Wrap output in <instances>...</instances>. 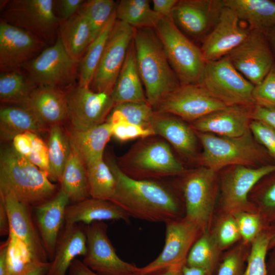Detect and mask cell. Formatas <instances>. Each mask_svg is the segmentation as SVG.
<instances>
[{
  "label": "cell",
  "instance_id": "49",
  "mask_svg": "<svg viewBox=\"0 0 275 275\" xmlns=\"http://www.w3.org/2000/svg\"><path fill=\"white\" fill-rule=\"evenodd\" d=\"M111 125L113 136L120 141L124 142L155 135L151 128H145L127 122H121Z\"/></svg>",
  "mask_w": 275,
  "mask_h": 275
},
{
  "label": "cell",
  "instance_id": "64",
  "mask_svg": "<svg viewBox=\"0 0 275 275\" xmlns=\"http://www.w3.org/2000/svg\"><path fill=\"white\" fill-rule=\"evenodd\" d=\"M181 272L182 269L171 268L161 273L152 275H181Z\"/></svg>",
  "mask_w": 275,
  "mask_h": 275
},
{
  "label": "cell",
  "instance_id": "51",
  "mask_svg": "<svg viewBox=\"0 0 275 275\" xmlns=\"http://www.w3.org/2000/svg\"><path fill=\"white\" fill-rule=\"evenodd\" d=\"M30 134L32 138V149L28 159L48 176L49 158L47 144H46L38 134L31 132Z\"/></svg>",
  "mask_w": 275,
  "mask_h": 275
},
{
  "label": "cell",
  "instance_id": "13",
  "mask_svg": "<svg viewBox=\"0 0 275 275\" xmlns=\"http://www.w3.org/2000/svg\"><path fill=\"white\" fill-rule=\"evenodd\" d=\"M135 31V28L117 19L91 84L93 91L111 95Z\"/></svg>",
  "mask_w": 275,
  "mask_h": 275
},
{
  "label": "cell",
  "instance_id": "30",
  "mask_svg": "<svg viewBox=\"0 0 275 275\" xmlns=\"http://www.w3.org/2000/svg\"><path fill=\"white\" fill-rule=\"evenodd\" d=\"M241 21L251 30L265 32L275 27V1L270 0H224Z\"/></svg>",
  "mask_w": 275,
  "mask_h": 275
},
{
  "label": "cell",
  "instance_id": "28",
  "mask_svg": "<svg viewBox=\"0 0 275 275\" xmlns=\"http://www.w3.org/2000/svg\"><path fill=\"white\" fill-rule=\"evenodd\" d=\"M48 129L34 111L27 104H8L1 106V137L12 140L18 134L31 132L38 135Z\"/></svg>",
  "mask_w": 275,
  "mask_h": 275
},
{
  "label": "cell",
  "instance_id": "25",
  "mask_svg": "<svg viewBox=\"0 0 275 275\" xmlns=\"http://www.w3.org/2000/svg\"><path fill=\"white\" fill-rule=\"evenodd\" d=\"M130 217L120 207L109 200L87 198L68 205L65 211V225L95 222L123 220L129 222Z\"/></svg>",
  "mask_w": 275,
  "mask_h": 275
},
{
  "label": "cell",
  "instance_id": "37",
  "mask_svg": "<svg viewBox=\"0 0 275 275\" xmlns=\"http://www.w3.org/2000/svg\"><path fill=\"white\" fill-rule=\"evenodd\" d=\"M222 251L210 229L203 232L195 242L188 255L186 265L213 274L221 260Z\"/></svg>",
  "mask_w": 275,
  "mask_h": 275
},
{
  "label": "cell",
  "instance_id": "29",
  "mask_svg": "<svg viewBox=\"0 0 275 275\" xmlns=\"http://www.w3.org/2000/svg\"><path fill=\"white\" fill-rule=\"evenodd\" d=\"M115 106L126 102H147L138 71L133 40L111 93Z\"/></svg>",
  "mask_w": 275,
  "mask_h": 275
},
{
  "label": "cell",
  "instance_id": "33",
  "mask_svg": "<svg viewBox=\"0 0 275 275\" xmlns=\"http://www.w3.org/2000/svg\"><path fill=\"white\" fill-rule=\"evenodd\" d=\"M113 136L107 122L84 130H71L69 136L85 163L103 157L105 147Z\"/></svg>",
  "mask_w": 275,
  "mask_h": 275
},
{
  "label": "cell",
  "instance_id": "58",
  "mask_svg": "<svg viewBox=\"0 0 275 275\" xmlns=\"http://www.w3.org/2000/svg\"><path fill=\"white\" fill-rule=\"evenodd\" d=\"M68 275H99L88 267L82 261L74 259L72 262Z\"/></svg>",
  "mask_w": 275,
  "mask_h": 275
},
{
  "label": "cell",
  "instance_id": "48",
  "mask_svg": "<svg viewBox=\"0 0 275 275\" xmlns=\"http://www.w3.org/2000/svg\"><path fill=\"white\" fill-rule=\"evenodd\" d=\"M253 97L255 104L275 107V64L263 80L254 87Z\"/></svg>",
  "mask_w": 275,
  "mask_h": 275
},
{
  "label": "cell",
  "instance_id": "19",
  "mask_svg": "<svg viewBox=\"0 0 275 275\" xmlns=\"http://www.w3.org/2000/svg\"><path fill=\"white\" fill-rule=\"evenodd\" d=\"M47 43L23 29L0 21L1 72L21 69L39 55Z\"/></svg>",
  "mask_w": 275,
  "mask_h": 275
},
{
  "label": "cell",
  "instance_id": "1",
  "mask_svg": "<svg viewBox=\"0 0 275 275\" xmlns=\"http://www.w3.org/2000/svg\"><path fill=\"white\" fill-rule=\"evenodd\" d=\"M106 162L116 181L115 191L109 201L130 217L166 223L185 216L184 204L168 185L156 179L132 178L112 158H107Z\"/></svg>",
  "mask_w": 275,
  "mask_h": 275
},
{
  "label": "cell",
  "instance_id": "18",
  "mask_svg": "<svg viewBox=\"0 0 275 275\" xmlns=\"http://www.w3.org/2000/svg\"><path fill=\"white\" fill-rule=\"evenodd\" d=\"M225 6L224 0H180L172 20L185 35L202 41L217 23Z\"/></svg>",
  "mask_w": 275,
  "mask_h": 275
},
{
  "label": "cell",
  "instance_id": "57",
  "mask_svg": "<svg viewBox=\"0 0 275 275\" xmlns=\"http://www.w3.org/2000/svg\"><path fill=\"white\" fill-rule=\"evenodd\" d=\"M10 232V223L7 209L4 199L0 196V235L9 236Z\"/></svg>",
  "mask_w": 275,
  "mask_h": 275
},
{
  "label": "cell",
  "instance_id": "32",
  "mask_svg": "<svg viewBox=\"0 0 275 275\" xmlns=\"http://www.w3.org/2000/svg\"><path fill=\"white\" fill-rule=\"evenodd\" d=\"M70 141V153L60 183L61 188L70 201L76 203L88 198L90 195L85 162L71 139Z\"/></svg>",
  "mask_w": 275,
  "mask_h": 275
},
{
  "label": "cell",
  "instance_id": "8",
  "mask_svg": "<svg viewBox=\"0 0 275 275\" xmlns=\"http://www.w3.org/2000/svg\"><path fill=\"white\" fill-rule=\"evenodd\" d=\"M275 171V164L258 167L234 165L227 167L218 173L220 186V213L236 214L257 212L249 200V195L263 178Z\"/></svg>",
  "mask_w": 275,
  "mask_h": 275
},
{
  "label": "cell",
  "instance_id": "2",
  "mask_svg": "<svg viewBox=\"0 0 275 275\" xmlns=\"http://www.w3.org/2000/svg\"><path fill=\"white\" fill-rule=\"evenodd\" d=\"M133 44L146 99L155 110L181 84L153 29H135Z\"/></svg>",
  "mask_w": 275,
  "mask_h": 275
},
{
  "label": "cell",
  "instance_id": "60",
  "mask_svg": "<svg viewBox=\"0 0 275 275\" xmlns=\"http://www.w3.org/2000/svg\"><path fill=\"white\" fill-rule=\"evenodd\" d=\"M181 275H213V274L204 269L185 265L182 269Z\"/></svg>",
  "mask_w": 275,
  "mask_h": 275
},
{
  "label": "cell",
  "instance_id": "54",
  "mask_svg": "<svg viewBox=\"0 0 275 275\" xmlns=\"http://www.w3.org/2000/svg\"><path fill=\"white\" fill-rule=\"evenodd\" d=\"M32 138L30 132L19 133L12 139V147L19 154L28 158L32 149Z\"/></svg>",
  "mask_w": 275,
  "mask_h": 275
},
{
  "label": "cell",
  "instance_id": "20",
  "mask_svg": "<svg viewBox=\"0 0 275 275\" xmlns=\"http://www.w3.org/2000/svg\"><path fill=\"white\" fill-rule=\"evenodd\" d=\"M241 22L225 5L217 23L200 47L206 62L226 57L245 39L250 30L242 26Z\"/></svg>",
  "mask_w": 275,
  "mask_h": 275
},
{
  "label": "cell",
  "instance_id": "17",
  "mask_svg": "<svg viewBox=\"0 0 275 275\" xmlns=\"http://www.w3.org/2000/svg\"><path fill=\"white\" fill-rule=\"evenodd\" d=\"M226 106L200 84L181 85L162 100L155 111L191 122Z\"/></svg>",
  "mask_w": 275,
  "mask_h": 275
},
{
  "label": "cell",
  "instance_id": "56",
  "mask_svg": "<svg viewBox=\"0 0 275 275\" xmlns=\"http://www.w3.org/2000/svg\"><path fill=\"white\" fill-rule=\"evenodd\" d=\"M50 262L32 261L18 275H46Z\"/></svg>",
  "mask_w": 275,
  "mask_h": 275
},
{
  "label": "cell",
  "instance_id": "23",
  "mask_svg": "<svg viewBox=\"0 0 275 275\" xmlns=\"http://www.w3.org/2000/svg\"><path fill=\"white\" fill-rule=\"evenodd\" d=\"M69 201L68 196L60 188L51 199L35 207L37 229L50 261L54 257Z\"/></svg>",
  "mask_w": 275,
  "mask_h": 275
},
{
  "label": "cell",
  "instance_id": "6",
  "mask_svg": "<svg viewBox=\"0 0 275 275\" xmlns=\"http://www.w3.org/2000/svg\"><path fill=\"white\" fill-rule=\"evenodd\" d=\"M154 30L180 84H200L206 64L201 48L172 19L161 18Z\"/></svg>",
  "mask_w": 275,
  "mask_h": 275
},
{
  "label": "cell",
  "instance_id": "15",
  "mask_svg": "<svg viewBox=\"0 0 275 275\" xmlns=\"http://www.w3.org/2000/svg\"><path fill=\"white\" fill-rule=\"evenodd\" d=\"M107 225L95 222L85 226L87 252L82 262L99 275H136L139 267L122 260L107 234Z\"/></svg>",
  "mask_w": 275,
  "mask_h": 275
},
{
  "label": "cell",
  "instance_id": "62",
  "mask_svg": "<svg viewBox=\"0 0 275 275\" xmlns=\"http://www.w3.org/2000/svg\"><path fill=\"white\" fill-rule=\"evenodd\" d=\"M265 33L269 41L275 56V27L266 31Z\"/></svg>",
  "mask_w": 275,
  "mask_h": 275
},
{
  "label": "cell",
  "instance_id": "45",
  "mask_svg": "<svg viewBox=\"0 0 275 275\" xmlns=\"http://www.w3.org/2000/svg\"><path fill=\"white\" fill-rule=\"evenodd\" d=\"M211 232L222 251L241 240L237 222L233 214L220 213Z\"/></svg>",
  "mask_w": 275,
  "mask_h": 275
},
{
  "label": "cell",
  "instance_id": "61",
  "mask_svg": "<svg viewBox=\"0 0 275 275\" xmlns=\"http://www.w3.org/2000/svg\"><path fill=\"white\" fill-rule=\"evenodd\" d=\"M267 258V275H275V246L270 249Z\"/></svg>",
  "mask_w": 275,
  "mask_h": 275
},
{
  "label": "cell",
  "instance_id": "43",
  "mask_svg": "<svg viewBox=\"0 0 275 275\" xmlns=\"http://www.w3.org/2000/svg\"><path fill=\"white\" fill-rule=\"evenodd\" d=\"M113 109L121 122L151 128L155 111L148 102L123 103L115 105Z\"/></svg>",
  "mask_w": 275,
  "mask_h": 275
},
{
  "label": "cell",
  "instance_id": "44",
  "mask_svg": "<svg viewBox=\"0 0 275 275\" xmlns=\"http://www.w3.org/2000/svg\"><path fill=\"white\" fill-rule=\"evenodd\" d=\"M250 246L240 240L230 249L221 260L216 275H243Z\"/></svg>",
  "mask_w": 275,
  "mask_h": 275
},
{
  "label": "cell",
  "instance_id": "55",
  "mask_svg": "<svg viewBox=\"0 0 275 275\" xmlns=\"http://www.w3.org/2000/svg\"><path fill=\"white\" fill-rule=\"evenodd\" d=\"M178 0H153V10L162 18L172 19L174 9Z\"/></svg>",
  "mask_w": 275,
  "mask_h": 275
},
{
  "label": "cell",
  "instance_id": "47",
  "mask_svg": "<svg viewBox=\"0 0 275 275\" xmlns=\"http://www.w3.org/2000/svg\"><path fill=\"white\" fill-rule=\"evenodd\" d=\"M8 264L9 275H18L34 261L24 245L12 234L9 235Z\"/></svg>",
  "mask_w": 275,
  "mask_h": 275
},
{
  "label": "cell",
  "instance_id": "59",
  "mask_svg": "<svg viewBox=\"0 0 275 275\" xmlns=\"http://www.w3.org/2000/svg\"><path fill=\"white\" fill-rule=\"evenodd\" d=\"M9 238L1 244L0 247V275H9L8 264Z\"/></svg>",
  "mask_w": 275,
  "mask_h": 275
},
{
  "label": "cell",
  "instance_id": "10",
  "mask_svg": "<svg viewBox=\"0 0 275 275\" xmlns=\"http://www.w3.org/2000/svg\"><path fill=\"white\" fill-rule=\"evenodd\" d=\"M79 62L66 52L58 35L56 41L21 67L36 87L64 90L74 84Z\"/></svg>",
  "mask_w": 275,
  "mask_h": 275
},
{
  "label": "cell",
  "instance_id": "34",
  "mask_svg": "<svg viewBox=\"0 0 275 275\" xmlns=\"http://www.w3.org/2000/svg\"><path fill=\"white\" fill-rule=\"evenodd\" d=\"M117 20L116 10L97 37L89 44L79 62L78 84L90 87L107 41Z\"/></svg>",
  "mask_w": 275,
  "mask_h": 275
},
{
  "label": "cell",
  "instance_id": "12",
  "mask_svg": "<svg viewBox=\"0 0 275 275\" xmlns=\"http://www.w3.org/2000/svg\"><path fill=\"white\" fill-rule=\"evenodd\" d=\"M164 244L159 256L139 267L138 274L152 275L171 268L182 269L189 252L203 233L199 226L185 216L166 223Z\"/></svg>",
  "mask_w": 275,
  "mask_h": 275
},
{
  "label": "cell",
  "instance_id": "5",
  "mask_svg": "<svg viewBox=\"0 0 275 275\" xmlns=\"http://www.w3.org/2000/svg\"><path fill=\"white\" fill-rule=\"evenodd\" d=\"M119 166L126 175L136 179L182 176L187 171L169 144L154 136L142 139L133 145L121 158Z\"/></svg>",
  "mask_w": 275,
  "mask_h": 275
},
{
  "label": "cell",
  "instance_id": "63",
  "mask_svg": "<svg viewBox=\"0 0 275 275\" xmlns=\"http://www.w3.org/2000/svg\"><path fill=\"white\" fill-rule=\"evenodd\" d=\"M269 234V251L275 246V223L268 227Z\"/></svg>",
  "mask_w": 275,
  "mask_h": 275
},
{
  "label": "cell",
  "instance_id": "40",
  "mask_svg": "<svg viewBox=\"0 0 275 275\" xmlns=\"http://www.w3.org/2000/svg\"><path fill=\"white\" fill-rule=\"evenodd\" d=\"M249 200L266 226L275 223V171L256 184L249 195Z\"/></svg>",
  "mask_w": 275,
  "mask_h": 275
},
{
  "label": "cell",
  "instance_id": "42",
  "mask_svg": "<svg viewBox=\"0 0 275 275\" xmlns=\"http://www.w3.org/2000/svg\"><path fill=\"white\" fill-rule=\"evenodd\" d=\"M268 227L251 243L243 275H267V258L269 252Z\"/></svg>",
  "mask_w": 275,
  "mask_h": 275
},
{
  "label": "cell",
  "instance_id": "14",
  "mask_svg": "<svg viewBox=\"0 0 275 275\" xmlns=\"http://www.w3.org/2000/svg\"><path fill=\"white\" fill-rule=\"evenodd\" d=\"M234 68L254 86L275 64V56L265 32L251 30L245 39L226 56Z\"/></svg>",
  "mask_w": 275,
  "mask_h": 275
},
{
  "label": "cell",
  "instance_id": "4",
  "mask_svg": "<svg viewBox=\"0 0 275 275\" xmlns=\"http://www.w3.org/2000/svg\"><path fill=\"white\" fill-rule=\"evenodd\" d=\"M203 147L199 158L202 166L218 173L231 166L258 167L272 159L255 140L250 130L237 137H225L196 131Z\"/></svg>",
  "mask_w": 275,
  "mask_h": 275
},
{
  "label": "cell",
  "instance_id": "31",
  "mask_svg": "<svg viewBox=\"0 0 275 275\" xmlns=\"http://www.w3.org/2000/svg\"><path fill=\"white\" fill-rule=\"evenodd\" d=\"M59 36L68 54L80 62L92 42L89 22L82 14L77 12L66 20L61 21Z\"/></svg>",
  "mask_w": 275,
  "mask_h": 275
},
{
  "label": "cell",
  "instance_id": "38",
  "mask_svg": "<svg viewBox=\"0 0 275 275\" xmlns=\"http://www.w3.org/2000/svg\"><path fill=\"white\" fill-rule=\"evenodd\" d=\"M47 146L49 158L48 177L52 180L61 183L70 153L71 141L70 137L64 132L60 125L50 127Z\"/></svg>",
  "mask_w": 275,
  "mask_h": 275
},
{
  "label": "cell",
  "instance_id": "53",
  "mask_svg": "<svg viewBox=\"0 0 275 275\" xmlns=\"http://www.w3.org/2000/svg\"><path fill=\"white\" fill-rule=\"evenodd\" d=\"M84 2L83 0L56 1V6L61 16L60 20H66L75 14Z\"/></svg>",
  "mask_w": 275,
  "mask_h": 275
},
{
  "label": "cell",
  "instance_id": "27",
  "mask_svg": "<svg viewBox=\"0 0 275 275\" xmlns=\"http://www.w3.org/2000/svg\"><path fill=\"white\" fill-rule=\"evenodd\" d=\"M87 252L85 227L77 224L67 226L58 238L54 255L46 275H67L69 267L78 256Z\"/></svg>",
  "mask_w": 275,
  "mask_h": 275
},
{
  "label": "cell",
  "instance_id": "50",
  "mask_svg": "<svg viewBox=\"0 0 275 275\" xmlns=\"http://www.w3.org/2000/svg\"><path fill=\"white\" fill-rule=\"evenodd\" d=\"M250 130L255 140L264 147L275 160V130L255 120H252Z\"/></svg>",
  "mask_w": 275,
  "mask_h": 275
},
{
  "label": "cell",
  "instance_id": "16",
  "mask_svg": "<svg viewBox=\"0 0 275 275\" xmlns=\"http://www.w3.org/2000/svg\"><path fill=\"white\" fill-rule=\"evenodd\" d=\"M65 92L72 129L84 130L102 124L115 106L111 95L74 84Z\"/></svg>",
  "mask_w": 275,
  "mask_h": 275
},
{
  "label": "cell",
  "instance_id": "52",
  "mask_svg": "<svg viewBox=\"0 0 275 275\" xmlns=\"http://www.w3.org/2000/svg\"><path fill=\"white\" fill-rule=\"evenodd\" d=\"M251 118L275 130V107L254 104L252 109Z\"/></svg>",
  "mask_w": 275,
  "mask_h": 275
},
{
  "label": "cell",
  "instance_id": "11",
  "mask_svg": "<svg viewBox=\"0 0 275 275\" xmlns=\"http://www.w3.org/2000/svg\"><path fill=\"white\" fill-rule=\"evenodd\" d=\"M199 84L226 106L255 104V86L234 68L227 57L207 62Z\"/></svg>",
  "mask_w": 275,
  "mask_h": 275
},
{
  "label": "cell",
  "instance_id": "35",
  "mask_svg": "<svg viewBox=\"0 0 275 275\" xmlns=\"http://www.w3.org/2000/svg\"><path fill=\"white\" fill-rule=\"evenodd\" d=\"M21 69L1 72L0 100L3 103L27 104L36 86Z\"/></svg>",
  "mask_w": 275,
  "mask_h": 275
},
{
  "label": "cell",
  "instance_id": "9",
  "mask_svg": "<svg viewBox=\"0 0 275 275\" xmlns=\"http://www.w3.org/2000/svg\"><path fill=\"white\" fill-rule=\"evenodd\" d=\"M4 3L1 20L36 35L47 44L55 43L61 22L54 11L56 1L12 0Z\"/></svg>",
  "mask_w": 275,
  "mask_h": 275
},
{
  "label": "cell",
  "instance_id": "46",
  "mask_svg": "<svg viewBox=\"0 0 275 275\" xmlns=\"http://www.w3.org/2000/svg\"><path fill=\"white\" fill-rule=\"evenodd\" d=\"M234 215L237 222L241 240L246 244H251L260 233L268 227L257 212H243Z\"/></svg>",
  "mask_w": 275,
  "mask_h": 275
},
{
  "label": "cell",
  "instance_id": "3",
  "mask_svg": "<svg viewBox=\"0 0 275 275\" xmlns=\"http://www.w3.org/2000/svg\"><path fill=\"white\" fill-rule=\"evenodd\" d=\"M57 186L48 176L13 147L1 149L0 195L10 196L29 206H36L56 195Z\"/></svg>",
  "mask_w": 275,
  "mask_h": 275
},
{
  "label": "cell",
  "instance_id": "41",
  "mask_svg": "<svg viewBox=\"0 0 275 275\" xmlns=\"http://www.w3.org/2000/svg\"><path fill=\"white\" fill-rule=\"evenodd\" d=\"M116 6L113 0L85 1L78 12L85 16L89 22L92 42L108 22Z\"/></svg>",
  "mask_w": 275,
  "mask_h": 275
},
{
  "label": "cell",
  "instance_id": "39",
  "mask_svg": "<svg viewBox=\"0 0 275 275\" xmlns=\"http://www.w3.org/2000/svg\"><path fill=\"white\" fill-rule=\"evenodd\" d=\"M85 163L90 196L109 201L115 191L116 181L108 164L103 157Z\"/></svg>",
  "mask_w": 275,
  "mask_h": 275
},
{
  "label": "cell",
  "instance_id": "26",
  "mask_svg": "<svg viewBox=\"0 0 275 275\" xmlns=\"http://www.w3.org/2000/svg\"><path fill=\"white\" fill-rule=\"evenodd\" d=\"M27 105L47 127L60 125L68 119L65 92L51 87H36L32 92Z\"/></svg>",
  "mask_w": 275,
  "mask_h": 275
},
{
  "label": "cell",
  "instance_id": "7",
  "mask_svg": "<svg viewBox=\"0 0 275 275\" xmlns=\"http://www.w3.org/2000/svg\"><path fill=\"white\" fill-rule=\"evenodd\" d=\"M218 173L201 166L184 174L180 188L185 216L202 232L209 231L218 188Z\"/></svg>",
  "mask_w": 275,
  "mask_h": 275
},
{
  "label": "cell",
  "instance_id": "21",
  "mask_svg": "<svg viewBox=\"0 0 275 275\" xmlns=\"http://www.w3.org/2000/svg\"><path fill=\"white\" fill-rule=\"evenodd\" d=\"M253 105L226 106L193 122L196 131L225 137H237L250 130Z\"/></svg>",
  "mask_w": 275,
  "mask_h": 275
},
{
  "label": "cell",
  "instance_id": "24",
  "mask_svg": "<svg viewBox=\"0 0 275 275\" xmlns=\"http://www.w3.org/2000/svg\"><path fill=\"white\" fill-rule=\"evenodd\" d=\"M151 128L155 135L164 138L183 156L189 159L196 157V133L183 120L170 114L155 111Z\"/></svg>",
  "mask_w": 275,
  "mask_h": 275
},
{
  "label": "cell",
  "instance_id": "22",
  "mask_svg": "<svg viewBox=\"0 0 275 275\" xmlns=\"http://www.w3.org/2000/svg\"><path fill=\"white\" fill-rule=\"evenodd\" d=\"M7 209L10 233L14 235L25 247L34 261L48 262L39 232L32 218L30 206L10 196H2Z\"/></svg>",
  "mask_w": 275,
  "mask_h": 275
},
{
  "label": "cell",
  "instance_id": "36",
  "mask_svg": "<svg viewBox=\"0 0 275 275\" xmlns=\"http://www.w3.org/2000/svg\"><path fill=\"white\" fill-rule=\"evenodd\" d=\"M117 19L135 29H154L161 17L148 0H121L116 8Z\"/></svg>",
  "mask_w": 275,
  "mask_h": 275
}]
</instances>
